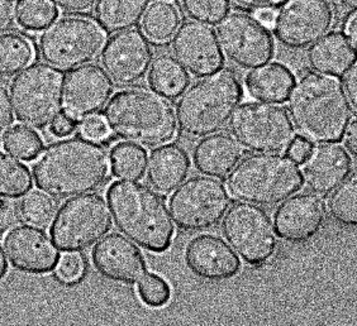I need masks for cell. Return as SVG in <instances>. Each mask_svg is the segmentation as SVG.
<instances>
[{
  "label": "cell",
  "mask_w": 357,
  "mask_h": 326,
  "mask_svg": "<svg viewBox=\"0 0 357 326\" xmlns=\"http://www.w3.org/2000/svg\"><path fill=\"white\" fill-rule=\"evenodd\" d=\"M110 172L105 147L83 136L51 143L33 164L37 187L57 200L102 189L109 181Z\"/></svg>",
  "instance_id": "cell-1"
},
{
  "label": "cell",
  "mask_w": 357,
  "mask_h": 326,
  "mask_svg": "<svg viewBox=\"0 0 357 326\" xmlns=\"http://www.w3.org/2000/svg\"><path fill=\"white\" fill-rule=\"evenodd\" d=\"M288 99L290 119L301 136L317 144L344 138L352 111L344 84L336 76H301Z\"/></svg>",
  "instance_id": "cell-2"
},
{
  "label": "cell",
  "mask_w": 357,
  "mask_h": 326,
  "mask_svg": "<svg viewBox=\"0 0 357 326\" xmlns=\"http://www.w3.org/2000/svg\"><path fill=\"white\" fill-rule=\"evenodd\" d=\"M103 118L112 134L141 147H158L178 136L176 110L153 88L118 91L107 102Z\"/></svg>",
  "instance_id": "cell-3"
},
{
  "label": "cell",
  "mask_w": 357,
  "mask_h": 326,
  "mask_svg": "<svg viewBox=\"0 0 357 326\" xmlns=\"http://www.w3.org/2000/svg\"><path fill=\"white\" fill-rule=\"evenodd\" d=\"M107 199L124 237L151 253H164L172 247L175 225L156 191L136 180H118L110 185Z\"/></svg>",
  "instance_id": "cell-4"
},
{
  "label": "cell",
  "mask_w": 357,
  "mask_h": 326,
  "mask_svg": "<svg viewBox=\"0 0 357 326\" xmlns=\"http://www.w3.org/2000/svg\"><path fill=\"white\" fill-rule=\"evenodd\" d=\"M243 98L240 77L229 70L192 84L176 105L178 130L186 138H203L223 130Z\"/></svg>",
  "instance_id": "cell-5"
},
{
  "label": "cell",
  "mask_w": 357,
  "mask_h": 326,
  "mask_svg": "<svg viewBox=\"0 0 357 326\" xmlns=\"http://www.w3.org/2000/svg\"><path fill=\"white\" fill-rule=\"evenodd\" d=\"M304 173L289 156L257 153L241 160L228 177L229 192L240 201L274 206L304 186Z\"/></svg>",
  "instance_id": "cell-6"
},
{
  "label": "cell",
  "mask_w": 357,
  "mask_h": 326,
  "mask_svg": "<svg viewBox=\"0 0 357 326\" xmlns=\"http://www.w3.org/2000/svg\"><path fill=\"white\" fill-rule=\"evenodd\" d=\"M105 43L107 32L98 22L66 15L43 31L38 49L48 65L59 70H74L98 60Z\"/></svg>",
  "instance_id": "cell-7"
},
{
  "label": "cell",
  "mask_w": 357,
  "mask_h": 326,
  "mask_svg": "<svg viewBox=\"0 0 357 326\" xmlns=\"http://www.w3.org/2000/svg\"><path fill=\"white\" fill-rule=\"evenodd\" d=\"M65 76L48 63L28 66L10 84V99L17 119L43 130L61 113Z\"/></svg>",
  "instance_id": "cell-8"
},
{
  "label": "cell",
  "mask_w": 357,
  "mask_h": 326,
  "mask_svg": "<svg viewBox=\"0 0 357 326\" xmlns=\"http://www.w3.org/2000/svg\"><path fill=\"white\" fill-rule=\"evenodd\" d=\"M112 217L109 204L102 195L71 197L56 212L50 228L51 239L63 253L86 251L109 233Z\"/></svg>",
  "instance_id": "cell-9"
},
{
  "label": "cell",
  "mask_w": 357,
  "mask_h": 326,
  "mask_svg": "<svg viewBox=\"0 0 357 326\" xmlns=\"http://www.w3.org/2000/svg\"><path fill=\"white\" fill-rule=\"evenodd\" d=\"M229 130L242 147L257 153H282L296 138L285 109L265 102H248L236 109Z\"/></svg>",
  "instance_id": "cell-10"
},
{
  "label": "cell",
  "mask_w": 357,
  "mask_h": 326,
  "mask_svg": "<svg viewBox=\"0 0 357 326\" xmlns=\"http://www.w3.org/2000/svg\"><path fill=\"white\" fill-rule=\"evenodd\" d=\"M231 196L215 177L192 176L174 191L169 209L178 229L189 233L211 231L220 224L229 208Z\"/></svg>",
  "instance_id": "cell-11"
},
{
  "label": "cell",
  "mask_w": 357,
  "mask_h": 326,
  "mask_svg": "<svg viewBox=\"0 0 357 326\" xmlns=\"http://www.w3.org/2000/svg\"><path fill=\"white\" fill-rule=\"evenodd\" d=\"M222 233L234 251L250 265L266 263L278 248L274 225L257 205L236 203L227 210Z\"/></svg>",
  "instance_id": "cell-12"
},
{
  "label": "cell",
  "mask_w": 357,
  "mask_h": 326,
  "mask_svg": "<svg viewBox=\"0 0 357 326\" xmlns=\"http://www.w3.org/2000/svg\"><path fill=\"white\" fill-rule=\"evenodd\" d=\"M215 33L223 54L238 68L256 70L274 59L273 34L268 26L250 14H228L217 24Z\"/></svg>",
  "instance_id": "cell-13"
},
{
  "label": "cell",
  "mask_w": 357,
  "mask_h": 326,
  "mask_svg": "<svg viewBox=\"0 0 357 326\" xmlns=\"http://www.w3.org/2000/svg\"><path fill=\"white\" fill-rule=\"evenodd\" d=\"M335 20V8L328 0H288L276 14L275 37L284 47H310L330 32Z\"/></svg>",
  "instance_id": "cell-14"
},
{
  "label": "cell",
  "mask_w": 357,
  "mask_h": 326,
  "mask_svg": "<svg viewBox=\"0 0 357 326\" xmlns=\"http://www.w3.org/2000/svg\"><path fill=\"white\" fill-rule=\"evenodd\" d=\"M100 62L117 86L142 82L153 62L151 41L139 29H127L112 36L105 43Z\"/></svg>",
  "instance_id": "cell-15"
},
{
  "label": "cell",
  "mask_w": 357,
  "mask_h": 326,
  "mask_svg": "<svg viewBox=\"0 0 357 326\" xmlns=\"http://www.w3.org/2000/svg\"><path fill=\"white\" fill-rule=\"evenodd\" d=\"M91 261L104 279L123 285L144 287L158 273L149 271L144 253L137 244L121 234L105 235L96 243Z\"/></svg>",
  "instance_id": "cell-16"
},
{
  "label": "cell",
  "mask_w": 357,
  "mask_h": 326,
  "mask_svg": "<svg viewBox=\"0 0 357 326\" xmlns=\"http://www.w3.org/2000/svg\"><path fill=\"white\" fill-rule=\"evenodd\" d=\"M172 51L186 71L198 79L213 75L225 65L217 33L202 22L183 23L172 38Z\"/></svg>",
  "instance_id": "cell-17"
},
{
  "label": "cell",
  "mask_w": 357,
  "mask_h": 326,
  "mask_svg": "<svg viewBox=\"0 0 357 326\" xmlns=\"http://www.w3.org/2000/svg\"><path fill=\"white\" fill-rule=\"evenodd\" d=\"M113 82L103 68L85 65L74 68L65 79L63 113L79 123L98 116L109 102Z\"/></svg>",
  "instance_id": "cell-18"
},
{
  "label": "cell",
  "mask_w": 357,
  "mask_h": 326,
  "mask_svg": "<svg viewBox=\"0 0 357 326\" xmlns=\"http://www.w3.org/2000/svg\"><path fill=\"white\" fill-rule=\"evenodd\" d=\"M4 249L10 265L27 274H47L55 271L61 259L52 239L40 228L14 226L4 238Z\"/></svg>",
  "instance_id": "cell-19"
},
{
  "label": "cell",
  "mask_w": 357,
  "mask_h": 326,
  "mask_svg": "<svg viewBox=\"0 0 357 326\" xmlns=\"http://www.w3.org/2000/svg\"><path fill=\"white\" fill-rule=\"evenodd\" d=\"M324 205L318 195L303 192L290 196L274 212L275 233L291 244L314 238L324 224Z\"/></svg>",
  "instance_id": "cell-20"
},
{
  "label": "cell",
  "mask_w": 357,
  "mask_h": 326,
  "mask_svg": "<svg viewBox=\"0 0 357 326\" xmlns=\"http://www.w3.org/2000/svg\"><path fill=\"white\" fill-rule=\"evenodd\" d=\"M184 258L192 273L206 281L234 279L241 271L238 254L213 234L194 237L186 245Z\"/></svg>",
  "instance_id": "cell-21"
},
{
  "label": "cell",
  "mask_w": 357,
  "mask_h": 326,
  "mask_svg": "<svg viewBox=\"0 0 357 326\" xmlns=\"http://www.w3.org/2000/svg\"><path fill=\"white\" fill-rule=\"evenodd\" d=\"M352 172V160L344 147L335 143L319 144L304 162V180L318 196L336 190Z\"/></svg>",
  "instance_id": "cell-22"
},
{
  "label": "cell",
  "mask_w": 357,
  "mask_h": 326,
  "mask_svg": "<svg viewBox=\"0 0 357 326\" xmlns=\"http://www.w3.org/2000/svg\"><path fill=\"white\" fill-rule=\"evenodd\" d=\"M192 169L188 150L178 143L153 150L147 162V181L153 190L169 195L186 180Z\"/></svg>",
  "instance_id": "cell-23"
},
{
  "label": "cell",
  "mask_w": 357,
  "mask_h": 326,
  "mask_svg": "<svg viewBox=\"0 0 357 326\" xmlns=\"http://www.w3.org/2000/svg\"><path fill=\"white\" fill-rule=\"evenodd\" d=\"M243 156L242 146L228 133H214L195 144L192 162L206 176L223 178L228 176Z\"/></svg>",
  "instance_id": "cell-24"
},
{
  "label": "cell",
  "mask_w": 357,
  "mask_h": 326,
  "mask_svg": "<svg viewBox=\"0 0 357 326\" xmlns=\"http://www.w3.org/2000/svg\"><path fill=\"white\" fill-rule=\"evenodd\" d=\"M356 49L341 32L323 36L308 49L307 61L319 74L342 76L356 60Z\"/></svg>",
  "instance_id": "cell-25"
},
{
  "label": "cell",
  "mask_w": 357,
  "mask_h": 326,
  "mask_svg": "<svg viewBox=\"0 0 357 326\" xmlns=\"http://www.w3.org/2000/svg\"><path fill=\"white\" fill-rule=\"evenodd\" d=\"M294 84V74L278 62L256 68L246 77V88L250 96L273 104L287 102Z\"/></svg>",
  "instance_id": "cell-26"
},
{
  "label": "cell",
  "mask_w": 357,
  "mask_h": 326,
  "mask_svg": "<svg viewBox=\"0 0 357 326\" xmlns=\"http://www.w3.org/2000/svg\"><path fill=\"white\" fill-rule=\"evenodd\" d=\"M151 0H98L96 20L108 33H118L142 21Z\"/></svg>",
  "instance_id": "cell-27"
},
{
  "label": "cell",
  "mask_w": 357,
  "mask_h": 326,
  "mask_svg": "<svg viewBox=\"0 0 357 326\" xmlns=\"http://www.w3.org/2000/svg\"><path fill=\"white\" fill-rule=\"evenodd\" d=\"M150 86L169 100H176L185 93L190 76L184 66L170 54H160L149 72Z\"/></svg>",
  "instance_id": "cell-28"
},
{
  "label": "cell",
  "mask_w": 357,
  "mask_h": 326,
  "mask_svg": "<svg viewBox=\"0 0 357 326\" xmlns=\"http://www.w3.org/2000/svg\"><path fill=\"white\" fill-rule=\"evenodd\" d=\"M181 15L178 8L166 0L152 1L141 21V31L158 45L170 41L180 27Z\"/></svg>",
  "instance_id": "cell-29"
},
{
  "label": "cell",
  "mask_w": 357,
  "mask_h": 326,
  "mask_svg": "<svg viewBox=\"0 0 357 326\" xmlns=\"http://www.w3.org/2000/svg\"><path fill=\"white\" fill-rule=\"evenodd\" d=\"M35 59V46L26 36L13 32L0 36V77L9 79L21 74Z\"/></svg>",
  "instance_id": "cell-30"
},
{
  "label": "cell",
  "mask_w": 357,
  "mask_h": 326,
  "mask_svg": "<svg viewBox=\"0 0 357 326\" xmlns=\"http://www.w3.org/2000/svg\"><path fill=\"white\" fill-rule=\"evenodd\" d=\"M33 187L32 172L18 158L0 152V197L17 200Z\"/></svg>",
  "instance_id": "cell-31"
},
{
  "label": "cell",
  "mask_w": 357,
  "mask_h": 326,
  "mask_svg": "<svg viewBox=\"0 0 357 326\" xmlns=\"http://www.w3.org/2000/svg\"><path fill=\"white\" fill-rule=\"evenodd\" d=\"M147 162V152L137 144L117 143L110 150V169L119 180H142Z\"/></svg>",
  "instance_id": "cell-32"
},
{
  "label": "cell",
  "mask_w": 357,
  "mask_h": 326,
  "mask_svg": "<svg viewBox=\"0 0 357 326\" xmlns=\"http://www.w3.org/2000/svg\"><path fill=\"white\" fill-rule=\"evenodd\" d=\"M328 212L337 224L357 228V173L347 177L331 194Z\"/></svg>",
  "instance_id": "cell-33"
},
{
  "label": "cell",
  "mask_w": 357,
  "mask_h": 326,
  "mask_svg": "<svg viewBox=\"0 0 357 326\" xmlns=\"http://www.w3.org/2000/svg\"><path fill=\"white\" fill-rule=\"evenodd\" d=\"M20 217L26 225L46 229L52 224L57 212V204L52 197L40 191L29 194L18 205Z\"/></svg>",
  "instance_id": "cell-34"
},
{
  "label": "cell",
  "mask_w": 357,
  "mask_h": 326,
  "mask_svg": "<svg viewBox=\"0 0 357 326\" xmlns=\"http://www.w3.org/2000/svg\"><path fill=\"white\" fill-rule=\"evenodd\" d=\"M57 18V7L52 0H20L17 23L27 32H41Z\"/></svg>",
  "instance_id": "cell-35"
},
{
  "label": "cell",
  "mask_w": 357,
  "mask_h": 326,
  "mask_svg": "<svg viewBox=\"0 0 357 326\" xmlns=\"http://www.w3.org/2000/svg\"><path fill=\"white\" fill-rule=\"evenodd\" d=\"M4 150L21 161L32 162L43 150V139L31 127L17 125L6 138Z\"/></svg>",
  "instance_id": "cell-36"
},
{
  "label": "cell",
  "mask_w": 357,
  "mask_h": 326,
  "mask_svg": "<svg viewBox=\"0 0 357 326\" xmlns=\"http://www.w3.org/2000/svg\"><path fill=\"white\" fill-rule=\"evenodd\" d=\"M183 9L192 21L218 24L228 13V0H183Z\"/></svg>",
  "instance_id": "cell-37"
},
{
  "label": "cell",
  "mask_w": 357,
  "mask_h": 326,
  "mask_svg": "<svg viewBox=\"0 0 357 326\" xmlns=\"http://www.w3.org/2000/svg\"><path fill=\"white\" fill-rule=\"evenodd\" d=\"M84 267L83 258L77 253H66L57 265V276L63 282L74 284L82 279Z\"/></svg>",
  "instance_id": "cell-38"
},
{
  "label": "cell",
  "mask_w": 357,
  "mask_h": 326,
  "mask_svg": "<svg viewBox=\"0 0 357 326\" xmlns=\"http://www.w3.org/2000/svg\"><path fill=\"white\" fill-rule=\"evenodd\" d=\"M14 109L7 88L0 84V146L13 130Z\"/></svg>",
  "instance_id": "cell-39"
},
{
  "label": "cell",
  "mask_w": 357,
  "mask_h": 326,
  "mask_svg": "<svg viewBox=\"0 0 357 326\" xmlns=\"http://www.w3.org/2000/svg\"><path fill=\"white\" fill-rule=\"evenodd\" d=\"M79 130H80L82 136L96 141V142H104L109 137V130H108V125L104 121L103 116H90L82 122V124L79 125Z\"/></svg>",
  "instance_id": "cell-40"
},
{
  "label": "cell",
  "mask_w": 357,
  "mask_h": 326,
  "mask_svg": "<svg viewBox=\"0 0 357 326\" xmlns=\"http://www.w3.org/2000/svg\"><path fill=\"white\" fill-rule=\"evenodd\" d=\"M288 0H228L232 7L240 10L259 13L262 10H278L287 3Z\"/></svg>",
  "instance_id": "cell-41"
},
{
  "label": "cell",
  "mask_w": 357,
  "mask_h": 326,
  "mask_svg": "<svg viewBox=\"0 0 357 326\" xmlns=\"http://www.w3.org/2000/svg\"><path fill=\"white\" fill-rule=\"evenodd\" d=\"M79 128V122L66 113H60L50 124V132L57 138H68Z\"/></svg>",
  "instance_id": "cell-42"
},
{
  "label": "cell",
  "mask_w": 357,
  "mask_h": 326,
  "mask_svg": "<svg viewBox=\"0 0 357 326\" xmlns=\"http://www.w3.org/2000/svg\"><path fill=\"white\" fill-rule=\"evenodd\" d=\"M57 9L65 14L79 15L90 13L96 8L98 0H52Z\"/></svg>",
  "instance_id": "cell-43"
},
{
  "label": "cell",
  "mask_w": 357,
  "mask_h": 326,
  "mask_svg": "<svg viewBox=\"0 0 357 326\" xmlns=\"http://www.w3.org/2000/svg\"><path fill=\"white\" fill-rule=\"evenodd\" d=\"M17 22V6L14 0H0V36L8 33Z\"/></svg>",
  "instance_id": "cell-44"
},
{
  "label": "cell",
  "mask_w": 357,
  "mask_h": 326,
  "mask_svg": "<svg viewBox=\"0 0 357 326\" xmlns=\"http://www.w3.org/2000/svg\"><path fill=\"white\" fill-rule=\"evenodd\" d=\"M312 150L313 147L310 141L304 137H296L294 141L289 146L288 156L298 164H303L308 160Z\"/></svg>",
  "instance_id": "cell-45"
},
{
  "label": "cell",
  "mask_w": 357,
  "mask_h": 326,
  "mask_svg": "<svg viewBox=\"0 0 357 326\" xmlns=\"http://www.w3.org/2000/svg\"><path fill=\"white\" fill-rule=\"evenodd\" d=\"M20 219L21 217L18 206L0 197V234H3V231L7 229H10Z\"/></svg>",
  "instance_id": "cell-46"
},
{
  "label": "cell",
  "mask_w": 357,
  "mask_h": 326,
  "mask_svg": "<svg viewBox=\"0 0 357 326\" xmlns=\"http://www.w3.org/2000/svg\"><path fill=\"white\" fill-rule=\"evenodd\" d=\"M344 86L351 107L357 111V61L351 65L344 79Z\"/></svg>",
  "instance_id": "cell-47"
},
{
  "label": "cell",
  "mask_w": 357,
  "mask_h": 326,
  "mask_svg": "<svg viewBox=\"0 0 357 326\" xmlns=\"http://www.w3.org/2000/svg\"><path fill=\"white\" fill-rule=\"evenodd\" d=\"M344 144L351 155L357 158V118L347 127L344 133Z\"/></svg>",
  "instance_id": "cell-48"
},
{
  "label": "cell",
  "mask_w": 357,
  "mask_h": 326,
  "mask_svg": "<svg viewBox=\"0 0 357 326\" xmlns=\"http://www.w3.org/2000/svg\"><path fill=\"white\" fill-rule=\"evenodd\" d=\"M346 37L357 52V13L354 14L346 24Z\"/></svg>",
  "instance_id": "cell-49"
},
{
  "label": "cell",
  "mask_w": 357,
  "mask_h": 326,
  "mask_svg": "<svg viewBox=\"0 0 357 326\" xmlns=\"http://www.w3.org/2000/svg\"><path fill=\"white\" fill-rule=\"evenodd\" d=\"M256 18L268 27V26H273V24H274L276 14H275V12H273V10H262V12L256 13Z\"/></svg>",
  "instance_id": "cell-50"
},
{
  "label": "cell",
  "mask_w": 357,
  "mask_h": 326,
  "mask_svg": "<svg viewBox=\"0 0 357 326\" xmlns=\"http://www.w3.org/2000/svg\"><path fill=\"white\" fill-rule=\"evenodd\" d=\"M8 270H9V265H8L7 256H6V251L0 245V281H3L4 277L7 276Z\"/></svg>",
  "instance_id": "cell-51"
},
{
  "label": "cell",
  "mask_w": 357,
  "mask_h": 326,
  "mask_svg": "<svg viewBox=\"0 0 357 326\" xmlns=\"http://www.w3.org/2000/svg\"><path fill=\"white\" fill-rule=\"evenodd\" d=\"M341 6L349 12H357V0H340Z\"/></svg>",
  "instance_id": "cell-52"
},
{
  "label": "cell",
  "mask_w": 357,
  "mask_h": 326,
  "mask_svg": "<svg viewBox=\"0 0 357 326\" xmlns=\"http://www.w3.org/2000/svg\"><path fill=\"white\" fill-rule=\"evenodd\" d=\"M166 1H172H172H178V0H166Z\"/></svg>",
  "instance_id": "cell-53"
}]
</instances>
